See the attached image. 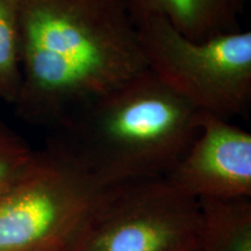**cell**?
I'll return each mask as SVG.
<instances>
[{
  "instance_id": "cell-1",
  "label": "cell",
  "mask_w": 251,
  "mask_h": 251,
  "mask_svg": "<svg viewBox=\"0 0 251 251\" xmlns=\"http://www.w3.org/2000/svg\"><path fill=\"white\" fill-rule=\"evenodd\" d=\"M21 86L15 114L56 130L147 70L125 0H20Z\"/></svg>"
},
{
  "instance_id": "cell-2",
  "label": "cell",
  "mask_w": 251,
  "mask_h": 251,
  "mask_svg": "<svg viewBox=\"0 0 251 251\" xmlns=\"http://www.w3.org/2000/svg\"><path fill=\"white\" fill-rule=\"evenodd\" d=\"M202 112L148 69L91 102L54 134L107 186L164 177L197 137Z\"/></svg>"
},
{
  "instance_id": "cell-3",
  "label": "cell",
  "mask_w": 251,
  "mask_h": 251,
  "mask_svg": "<svg viewBox=\"0 0 251 251\" xmlns=\"http://www.w3.org/2000/svg\"><path fill=\"white\" fill-rule=\"evenodd\" d=\"M107 187L52 134L26 174L0 198V251L69 244Z\"/></svg>"
},
{
  "instance_id": "cell-4",
  "label": "cell",
  "mask_w": 251,
  "mask_h": 251,
  "mask_svg": "<svg viewBox=\"0 0 251 251\" xmlns=\"http://www.w3.org/2000/svg\"><path fill=\"white\" fill-rule=\"evenodd\" d=\"M147 69L198 111L225 120L251 107V31L194 41L165 19L136 23Z\"/></svg>"
},
{
  "instance_id": "cell-5",
  "label": "cell",
  "mask_w": 251,
  "mask_h": 251,
  "mask_svg": "<svg viewBox=\"0 0 251 251\" xmlns=\"http://www.w3.org/2000/svg\"><path fill=\"white\" fill-rule=\"evenodd\" d=\"M201 224L199 201L164 177L131 180L103 191L67 251H196Z\"/></svg>"
},
{
  "instance_id": "cell-6",
  "label": "cell",
  "mask_w": 251,
  "mask_h": 251,
  "mask_svg": "<svg viewBox=\"0 0 251 251\" xmlns=\"http://www.w3.org/2000/svg\"><path fill=\"white\" fill-rule=\"evenodd\" d=\"M164 178L198 201L250 199L251 134L202 112L197 137Z\"/></svg>"
},
{
  "instance_id": "cell-7",
  "label": "cell",
  "mask_w": 251,
  "mask_h": 251,
  "mask_svg": "<svg viewBox=\"0 0 251 251\" xmlns=\"http://www.w3.org/2000/svg\"><path fill=\"white\" fill-rule=\"evenodd\" d=\"M249 0H125L135 24L149 17L165 19L188 39L202 41L240 30Z\"/></svg>"
},
{
  "instance_id": "cell-8",
  "label": "cell",
  "mask_w": 251,
  "mask_h": 251,
  "mask_svg": "<svg viewBox=\"0 0 251 251\" xmlns=\"http://www.w3.org/2000/svg\"><path fill=\"white\" fill-rule=\"evenodd\" d=\"M198 251H251L250 199L200 200Z\"/></svg>"
},
{
  "instance_id": "cell-9",
  "label": "cell",
  "mask_w": 251,
  "mask_h": 251,
  "mask_svg": "<svg viewBox=\"0 0 251 251\" xmlns=\"http://www.w3.org/2000/svg\"><path fill=\"white\" fill-rule=\"evenodd\" d=\"M20 86V0H0V100L13 106Z\"/></svg>"
},
{
  "instance_id": "cell-10",
  "label": "cell",
  "mask_w": 251,
  "mask_h": 251,
  "mask_svg": "<svg viewBox=\"0 0 251 251\" xmlns=\"http://www.w3.org/2000/svg\"><path fill=\"white\" fill-rule=\"evenodd\" d=\"M36 152L20 134L0 120V198L26 174Z\"/></svg>"
},
{
  "instance_id": "cell-11",
  "label": "cell",
  "mask_w": 251,
  "mask_h": 251,
  "mask_svg": "<svg viewBox=\"0 0 251 251\" xmlns=\"http://www.w3.org/2000/svg\"><path fill=\"white\" fill-rule=\"evenodd\" d=\"M69 244H62V246H56V247H51L48 248V249L45 250H40V251H67Z\"/></svg>"
},
{
  "instance_id": "cell-12",
  "label": "cell",
  "mask_w": 251,
  "mask_h": 251,
  "mask_svg": "<svg viewBox=\"0 0 251 251\" xmlns=\"http://www.w3.org/2000/svg\"><path fill=\"white\" fill-rule=\"evenodd\" d=\"M196 251H198V250H196Z\"/></svg>"
}]
</instances>
